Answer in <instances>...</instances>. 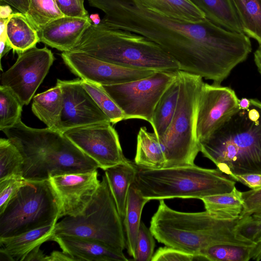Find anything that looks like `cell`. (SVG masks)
Returning a JSON list of instances; mask_svg holds the SVG:
<instances>
[{"mask_svg":"<svg viewBox=\"0 0 261 261\" xmlns=\"http://www.w3.org/2000/svg\"><path fill=\"white\" fill-rule=\"evenodd\" d=\"M1 1L11 6L18 12L24 15L29 10L30 2V0H1Z\"/></svg>","mask_w":261,"mask_h":261,"instance_id":"obj_43","label":"cell"},{"mask_svg":"<svg viewBox=\"0 0 261 261\" xmlns=\"http://www.w3.org/2000/svg\"><path fill=\"white\" fill-rule=\"evenodd\" d=\"M40 247L36 248L32 250L26 256L24 261H45L46 255L43 252Z\"/></svg>","mask_w":261,"mask_h":261,"instance_id":"obj_44","label":"cell"},{"mask_svg":"<svg viewBox=\"0 0 261 261\" xmlns=\"http://www.w3.org/2000/svg\"><path fill=\"white\" fill-rule=\"evenodd\" d=\"M56 85L61 88L63 97L59 131L63 133L72 128L110 122L84 88L81 79L70 81L58 79Z\"/></svg>","mask_w":261,"mask_h":261,"instance_id":"obj_15","label":"cell"},{"mask_svg":"<svg viewBox=\"0 0 261 261\" xmlns=\"http://www.w3.org/2000/svg\"><path fill=\"white\" fill-rule=\"evenodd\" d=\"M49 181L60 203L59 219L81 214L98 189L97 170L51 176Z\"/></svg>","mask_w":261,"mask_h":261,"instance_id":"obj_16","label":"cell"},{"mask_svg":"<svg viewBox=\"0 0 261 261\" xmlns=\"http://www.w3.org/2000/svg\"><path fill=\"white\" fill-rule=\"evenodd\" d=\"M71 51L129 68L180 70L178 62L155 42L139 34L101 23L92 24Z\"/></svg>","mask_w":261,"mask_h":261,"instance_id":"obj_5","label":"cell"},{"mask_svg":"<svg viewBox=\"0 0 261 261\" xmlns=\"http://www.w3.org/2000/svg\"><path fill=\"white\" fill-rule=\"evenodd\" d=\"M138 171V166L130 161L108 168L105 174L118 212L123 220L129 188Z\"/></svg>","mask_w":261,"mask_h":261,"instance_id":"obj_21","label":"cell"},{"mask_svg":"<svg viewBox=\"0 0 261 261\" xmlns=\"http://www.w3.org/2000/svg\"><path fill=\"white\" fill-rule=\"evenodd\" d=\"M250 259L257 261L261 260V240L253 246L250 253Z\"/></svg>","mask_w":261,"mask_h":261,"instance_id":"obj_45","label":"cell"},{"mask_svg":"<svg viewBox=\"0 0 261 261\" xmlns=\"http://www.w3.org/2000/svg\"><path fill=\"white\" fill-rule=\"evenodd\" d=\"M238 105L240 110H246L250 107V99L247 98H242L239 99Z\"/></svg>","mask_w":261,"mask_h":261,"instance_id":"obj_48","label":"cell"},{"mask_svg":"<svg viewBox=\"0 0 261 261\" xmlns=\"http://www.w3.org/2000/svg\"><path fill=\"white\" fill-rule=\"evenodd\" d=\"M149 9L165 16L191 22L205 18L204 14L190 0H140Z\"/></svg>","mask_w":261,"mask_h":261,"instance_id":"obj_28","label":"cell"},{"mask_svg":"<svg viewBox=\"0 0 261 261\" xmlns=\"http://www.w3.org/2000/svg\"><path fill=\"white\" fill-rule=\"evenodd\" d=\"M236 183L218 168L194 165L154 169L138 167L133 185L144 198L160 201L175 198L201 200L229 192Z\"/></svg>","mask_w":261,"mask_h":261,"instance_id":"obj_6","label":"cell"},{"mask_svg":"<svg viewBox=\"0 0 261 261\" xmlns=\"http://www.w3.org/2000/svg\"><path fill=\"white\" fill-rule=\"evenodd\" d=\"M65 16L85 17L89 16L86 10L84 0H55Z\"/></svg>","mask_w":261,"mask_h":261,"instance_id":"obj_40","label":"cell"},{"mask_svg":"<svg viewBox=\"0 0 261 261\" xmlns=\"http://www.w3.org/2000/svg\"><path fill=\"white\" fill-rule=\"evenodd\" d=\"M62 109V93L57 85L33 97V113L50 129L58 130Z\"/></svg>","mask_w":261,"mask_h":261,"instance_id":"obj_23","label":"cell"},{"mask_svg":"<svg viewBox=\"0 0 261 261\" xmlns=\"http://www.w3.org/2000/svg\"><path fill=\"white\" fill-rule=\"evenodd\" d=\"M60 210L59 199L49 180H27L0 213V238L55 224Z\"/></svg>","mask_w":261,"mask_h":261,"instance_id":"obj_9","label":"cell"},{"mask_svg":"<svg viewBox=\"0 0 261 261\" xmlns=\"http://www.w3.org/2000/svg\"><path fill=\"white\" fill-rule=\"evenodd\" d=\"M250 99L247 110H240L199 143L203 155L230 178L261 174V101Z\"/></svg>","mask_w":261,"mask_h":261,"instance_id":"obj_3","label":"cell"},{"mask_svg":"<svg viewBox=\"0 0 261 261\" xmlns=\"http://www.w3.org/2000/svg\"><path fill=\"white\" fill-rule=\"evenodd\" d=\"M7 41L18 54L36 46L40 42L37 30L20 12L13 13L6 23Z\"/></svg>","mask_w":261,"mask_h":261,"instance_id":"obj_24","label":"cell"},{"mask_svg":"<svg viewBox=\"0 0 261 261\" xmlns=\"http://www.w3.org/2000/svg\"><path fill=\"white\" fill-rule=\"evenodd\" d=\"M90 19L93 21V24L98 25L100 23L101 20L98 14H92L89 16Z\"/></svg>","mask_w":261,"mask_h":261,"instance_id":"obj_49","label":"cell"},{"mask_svg":"<svg viewBox=\"0 0 261 261\" xmlns=\"http://www.w3.org/2000/svg\"><path fill=\"white\" fill-rule=\"evenodd\" d=\"M155 238L145 224L141 221L138 235L136 261H151L155 245Z\"/></svg>","mask_w":261,"mask_h":261,"instance_id":"obj_36","label":"cell"},{"mask_svg":"<svg viewBox=\"0 0 261 261\" xmlns=\"http://www.w3.org/2000/svg\"><path fill=\"white\" fill-rule=\"evenodd\" d=\"M23 159L18 149L8 139H0V180L22 176Z\"/></svg>","mask_w":261,"mask_h":261,"instance_id":"obj_31","label":"cell"},{"mask_svg":"<svg viewBox=\"0 0 261 261\" xmlns=\"http://www.w3.org/2000/svg\"><path fill=\"white\" fill-rule=\"evenodd\" d=\"M63 133L103 170L129 161L123 153L118 135L110 122L72 128Z\"/></svg>","mask_w":261,"mask_h":261,"instance_id":"obj_12","label":"cell"},{"mask_svg":"<svg viewBox=\"0 0 261 261\" xmlns=\"http://www.w3.org/2000/svg\"><path fill=\"white\" fill-rule=\"evenodd\" d=\"M12 13V10L9 5H1L0 18H8Z\"/></svg>","mask_w":261,"mask_h":261,"instance_id":"obj_46","label":"cell"},{"mask_svg":"<svg viewBox=\"0 0 261 261\" xmlns=\"http://www.w3.org/2000/svg\"><path fill=\"white\" fill-rule=\"evenodd\" d=\"M205 211L226 221L239 219L243 210L242 192L235 187L232 191L201 199Z\"/></svg>","mask_w":261,"mask_h":261,"instance_id":"obj_26","label":"cell"},{"mask_svg":"<svg viewBox=\"0 0 261 261\" xmlns=\"http://www.w3.org/2000/svg\"><path fill=\"white\" fill-rule=\"evenodd\" d=\"M149 201L144 198L134 186L132 185L128 194L123 223L127 251L134 259L136 257L142 212L144 206Z\"/></svg>","mask_w":261,"mask_h":261,"instance_id":"obj_22","label":"cell"},{"mask_svg":"<svg viewBox=\"0 0 261 261\" xmlns=\"http://www.w3.org/2000/svg\"><path fill=\"white\" fill-rule=\"evenodd\" d=\"M55 224L48 225L11 237L0 238V253L7 260L24 261L34 249L51 241Z\"/></svg>","mask_w":261,"mask_h":261,"instance_id":"obj_19","label":"cell"},{"mask_svg":"<svg viewBox=\"0 0 261 261\" xmlns=\"http://www.w3.org/2000/svg\"><path fill=\"white\" fill-rule=\"evenodd\" d=\"M140 168L160 169L165 168L166 159L158 137L153 133L147 131L145 126L139 130L136 151L134 160Z\"/></svg>","mask_w":261,"mask_h":261,"instance_id":"obj_25","label":"cell"},{"mask_svg":"<svg viewBox=\"0 0 261 261\" xmlns=\"http://www.w3.org/2000/svg\"><path fill=\"white\" fill-rule=\"evenodd\" d=\"M23 159V177L48 180L55 175L97 170V164L59 130L28 126L21 120L3 129Z\"/></svg>","mask_w":261,"mask_h":261,"instance_id":"obj_2","label":"cell"},{"mask_svg":"<svg viewBox=\"0 0 261 261\" xmlns=\"http://www.w3.org/2000/svg\"><path fill=\"white\" fill-rule=\"evenodd\" d=\"M236 232L243 238L256 243L261 240V213L253 214L238 219Z\"/></svg>","mask_w":261,"mask_h":261,"instance_id":"obj_35","label":"cell"},{"mask_svg":"<svg viewBox=\"0 0 261 261\" xmlns=\"http://www.w3.org/2000/svg\"><path fill=\"white\" fill-rule=\"evenodd\" d=\"M176 72L179 84L176 109L168 129L159 138L166 159L165 168L194 165L200 152L195 116L204 82L200 76L181 70Z\"/></svg>","mask_w":261,"mask_h":261,"instance_id":"obj_8","label":"cell"},{"mask_svg":"<svg viewBox=\"0 0 261 261\" xmlns=\"http://www.w3.org/2000/svg\"><path fill=\"white\" fill-rule=\"evenodd\" d=\"M23 105L8 87L0 86V129L10 127L21 120Z\"/></svg>","mask_w":261,"mask_h":261,"instance_id":"obj_34","label":"cell"},{"mask_svg":"<svg viewBox=\"0 0 261 261\" xmlns=\"http://www.w3.org/2000/svg\"><path fill=\"white\" fill-rule=\"evenodd\" d=\"M105 13L100 23L142 35L160 45L180 70L220 85L252 50L244 33L224 29L206 18L191 22L168 17L140 0H88Z\"/></svg>","mask_w":261,"mask_h":261,"instance_id":"obj_1","label":"cell"},{"mask_svg":"<svg viewBox=\"0 0 261 261\" xmlns=\"http://www.w3.org/2000/svg\"><path fill=\"white\" fill-rule=\"evenodd\" d=\"M238 219L223 220L206 211L180 212L161 200L149 228L159 243L193 254L197 258L202 250L215 244L254 245L255 243L236 232Z\"/></svg>","mask_w":261,"mask_h":261,"instance_id":"obj_4","label":"cell"},{"mask_svg":"<svg viewBox=\"0 0 261 261\" xmlns=\"http://www.w3.org/2000/svg\"><path fill=\"white\" fill-rule=\"evenodd\" d=\"M176 71H155L141 79L101 87L124 112L127 119H140L151 124L155 107L176 79Z\"/></svg>","mask_w":261,"mask_h":261,"instance_id":"obj_10","label":"cell"},{"mask_svg":"<svg viewBox=\"0 0 261 261\" xmlns=\"http://www.w3.org/2000/svg\"><path fill=\"white\" fill-rule=\"evenodd\" d=\"M51 241L57 242L62 250L77 260L127 261L123 252L115 251L99 242L72 236H56Z\"/></svg>","mask_w":261,"mask_h":261,"instance_id":"obj_18","label":"cell"},{"mask_svg":"<svg viewBox=\"0 0 261 261\" xmlns=\"http://www.w3.org/2000/svg\"><path fill=\"white\" fill-rule=\"evenodd\" d=\"M253 246L234 244H217L202 250L197 259L211 261H248Z\"/></svg>","mask_w":261,"mask_h":261,"instance_id":"obj_30","label":"cell"},{"mask_svg":"<svg viewBox=\"0 0 261 261\" xmlns=\"http://www.w3.org/2000/svg\"><path fill=\"white\" fill-rule=\"evenodd\" d=\"M64 16L55 0H30L29 10L25 15L37 31Z\"/></svg>","mask_w":261,"mask_h":261,"instance_id":"obj_32","label":"cell"},{"mask_svg":"<svg viewBox=\"0 0 261 261\" xmlns=\"http://www.w3.org/2000/svg\"><path fill=\"white\" fill-rule=\"evenodd\" d=\"M243 210L239 219L261 213V188L242 192Z\"/></svg>","mask_w":261,"mask_h":261,"instance_id":"obj_38","label":"cell"},{"mask_svg":"<svg viewBox=\"0 0 261 261\" xmlns=\"http://www.w3.org/2000/svg\"><path fill=\"white\" fill-rule=\"evenodd\" d=\"M55 58L47 47H33L18 54L15 63L1 77L23 106L28 105L42 83Z\"/></svg>","mask_w":261,"mask_h":261,"instance_id":"obj_11","label":"cell"},{"mask_svg":"<svg viewBox=\"0 0 261 261\" xmlns=\"http://www.w3.org/2000/svg\"><path fill=\"white\" fill-rule=\"evenodd\" d=\"M45 261H77V259L62 250L54 251L49 255H46Z\"/></svg>","mask_w":261,"mask_h":261,"instance_id":"obj_42","label":"cell"},{"mask_svg":"<svg viewBox=\"0 0 261 261\" xmlns=\"http://www.w3.org/2000/svg\"><path fill=\"white\" fill-rule=\"evenodd\" d=\"M196 256L175 248L165 246L153 254L151 261H192Z\"/></svg>","mask_w":261,"mask_h":261,"instance_id":"obj_39","label":"cell"},{"mask_svg":"<svg viewBox=\"0 0 261 261\" xmlns=\"http://www.w3.org/2000/svg\"><path fill=\"white\" fill-rule=\"evenodd\" d=\"M61 57L72 72L81 80L100 86L138 80L155 71L120 66L80 51H63Z\"/></svg>","mask_w":261,"mask_h":261,"instance_id":"obj_14","label":"cell"},{"mask_svg":"<svg viewBox=\"0 0 261 261\" xmlns=\"http://www.w3.org/2000/svg\"><path fill=\"white\" fill-rule=\"evenodd\" d=\"M179 89L177 75L176 79L164 92L155 107L151 125L158 138L165 133L171 124L176 109Z\"/></svg>","mask_w":261,"mask_h":261,"instance_id":"obj_27","label":"cell"},{"mask_svg":"<svg viewBox=\"0 0 261 261\" xmlns=\"http://www.w3.org/2000/svg\"><path fill=\"white\" fill-rule=\"evenodd\" d=\"M190 1L204 14L205 18L213 23L231 32L244 33L232 0Z\"/></svg>","mask_w":261,"mask_h":261,"instance_id":"obj_20","label":"cell"},{"mask_svg":"<svg viewBox=\"0 0 261 261\" xmlns=\"http://www.w3.org/2000/svg\"><path fill=\"white\" fill-rule=\"evenodd\" d=\"M81 80L84 88L106 115L111 124L127 119L124 112L101 86Z\"/></svg>","mask_w":261,"mask_h":261,"instance_id":"obj_33","label":"cell"},{"mask_svg":"<svg viewBox=\"0 0 261 261\" xmlns=\"http://www.w3.org/2000/svg\"><path fill=\"white\" fill-rule=\"evenodd\" d=\"M244 32L261 44V0H232Z\"/></svg>","mask_w":261,"mask_h":261,"instance_id":"obj_29","label":"cell"},{"mask_svg":"<svg viewBox=\"0 0 261 261\" xmlns=\"http://www.w3.org/2000/svg\"><path fill=\"white\" fill-rule=\"evenodd\" d=\"M254 62L257 69L261 75V44L259 46L254 53Z\"/></svg>","mask_w":261,"mask_h":261,"instance_id":"obj_47","label":"cell"},{"mask_svg":"<svg viewBox=\"0 0 261 261\" xmlns=\"http://www.w3.org/2000/svg\"><path fill=\"white\" fill-rule=\"evenodd\" d=\"M239 99L234 91L229 87L204 83L195 116V135L198 143L240 110Z\"/></svg>","mask_w":261,"mask_h":261,"instance_id":"obj_13","label":"cell"},{"mask_svg":"<svg viewBox=\"0 0 261 261\" xmlns=\"http://www.w3.org/2000/svg\"><path fill=\"white\" fill-rule=\"evenodd\" d=\"M56 236H72L91 240L123 252L126 248V237L123 220L105 174L81 214L75 217H64L55 224L53 237Z\"/></svg>","mask_w":261,"mask_h":261,"instance_id":"obj_7","label":"cell"},{"mask_svg":"<svg viewBox=\"0 0 261 261\" xmlns=\"http://www.w3.org/2000/svg\"><path fill=\"white\" fill-rule=\"evenodd\" d=\"M231 179L252 190L261 188V174L252 173L236 175Z\"/></svg>","mask_w":261,"mask_h":261,"instance_id":"obj_41","label":"cell"},{"mask_svg":"<svg viewBox=\"0 0 261 261\" xmlns=\"http://www.w3.org/2000/svg\"><path fill=\"white\" fill-rule=\"evenodd\" d=\"M91 25L89 16H64L46 24L37 32L40 42L63 52L69 51Z\"/></svg>","mask_w":261,"mask_h":261,"instance_id":"obj_17","label":"cell"},{"mask_svg":"<svg viewBox=\"0 0 261 261\" xmlns=\"http://www.w3.org/2000/svg\"><path fill=\"white\" fill-rule=\"evenodd\" d=\"M27 181L22 176H13L0 180V213Z\"/></svg>","mask_w":261,"mask_h":261,"instance_id":"obj_37","label":"cell"}]
</instances>
